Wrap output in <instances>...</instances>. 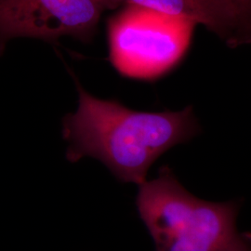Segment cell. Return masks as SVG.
<instances>
[{
    "mask_svg": "<svg viewBox=\"0 0 251 251\" xmlns=\"http://www.w3.org/2000/svg\"><path fill=\"white\" fill-rule=\"evenodd\" d=\"M75 80L78 106L63 121L66 158L72 163L92 157L118 180L141 185L163 153L201 131L192 106L177 112L135 111L115 100L92 96Z\"/></svg>",
    "mask_w": 251,
    "mask_h": 251,
    "instance_id": "6da1fadb",
    "label": "cell"
},
{
    "mask_svg": "<svg viewBox=\"0 0 251 251\" xmlns=\"http://www.w3.org/2000/svg\"><path fill=\"white\" fill-rule=\"evenodd\" d=\"M136 206L155 251H251V234L236 227L241 203L198 198L167 166L139 185Z\"/></svg>",
    "mask_w": 251,
    "mask_h": 251,
    "instance_id": "7a4b0ae2",
    "label": "cell"
},
{
    "mask_svg": "<svg viewBox=\"0 0 251 251\" xmlns=\"http://www.w3.org/2000/svg\"><path fill=\"white\" fill-rule=\"evenodd\" d=\"M197 25L154 9L122 7L107 21L109 61L122 76L158 79L182 60Z\"/></svg>",
    "mask_w": 251,
    "mask_h": 251,
    "instance_id": "3957f363",
    "label": "cell"
},
{
    "mask_svg": "<svg viewBox=\"0 0 251 251\" xmlns=\"http://www.w3.org/2000/svg\"><path fill=\"white\" fill-rule=\"evenodd\" d=\"M106 10L108 0H0V55L18 37L55 42L71 36L90 42Z\"/></svg>",
    "mask_w": 251,
    "mask_h": 251,
    "instance_id": "277c9868",
    "label": "cell"
},
{
    "mask_svg": "<svg viewBox=\"0 0 251 251\" xmlns=\"http://www.w3.org/2000/svg\"><path fill=\"white\" fill-rule=\"evenodd\" d=\"M112 9L133 5L202 25L231 48L251 44V15L233 0H108Z\"/></svg>",
    "mask_w": 251,
    "mask_h": 251,
    "instance_id": "5b68a950",
    "label": "cell"
},
{
    "mask_svg": "<svg viewBox=\"0 0 251 251\" xmlns=\"http://www.w3.org/2000/svg\"><path fill=\"white\" fill-rule=\"evenodd\" d=\"M233 1L251 15V0H233Z\"/></svg>",
    "mask_w": 251,
    "mask_h": 251,
    "instance_id": "8992f818",
    "label": "cell"
}]
</instances>
